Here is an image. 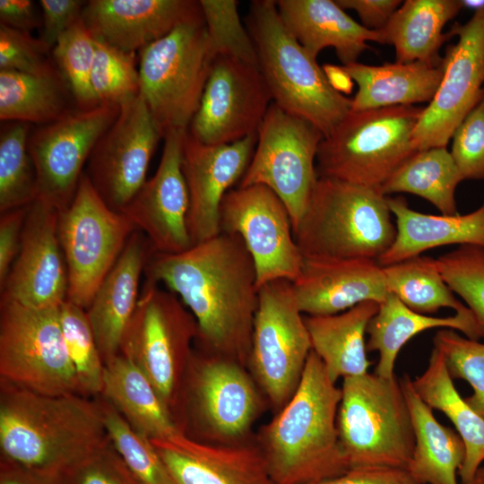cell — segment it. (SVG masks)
<instances>
[{
    "mask_svg": "<svg viewBox=\"0 0 484 484\" xmlns=\"http://www.w3.org/2000/svg\"><path fill=\"white\" fill-rule=\"evenodd\" d=\"M143 272L147 281L163 283L189 308L203 350L247 368L259 288L238 235L220 232L177 254L152 252Z\"/></svg>",
    "mask_w": 484,
    "mask_h": 484,
    "instance_id": "obj_1",
    "label": "cell"
},
{
    "mask_svg": "<svg viewBox=\"0 0 484 484\" xmlns=\"http://www.w3.org/2000/svg\"><path fill=\"white\" fill-rule=\"evenodd\" d=\"M109 443L96 397L47 395L0 379L2 461L65 475Z\"/></svg>",
    "mask_w": 484,
    "mask_h": 484,
    "instance_id": "obj_2",
    "label": "cell"
},
{
    "mask_svg": "<svg viewBox=\"0 0 484 484\" xmlns=\"http://www.w3.org/2000/svg\"><path fill=\"white\" fill-rule=\"evenodd\" d=\"M341 398L311 350L294 394L255 440L275 484H310L349 470L337 428Z\"/></svg>",
    "mask_w": 484,
    "mask_h": 484,
    "instance_id": "obj_3",
    "label": "cell"
},
{
    "mask_svg": "<svg viewBox=\"0 0 484 484\" xmlns=\"http://www.w3.org/2000/svg\"><path fill=\"white\" fill-rule=\"evenodd\" d=\"M246 25L272 102L327 136L350 113L352 99L331 86L316 58L283 24L276 1H252Z\"/></svg>",
    "mask_w": 484,
    "mask_h": 484,
    "instance_id": "obj_4",
    "label": "cell"
},
{
    "mask_svg": "<svg viewBox=\"0 0 484 484\" xmlns=\"http://www.w3.org/2000/svg\"><path fill=\"white\" fill-rule=\"evenodd\" d=\"M391 213L380 189L318 177L293 234L304 258L377 262L396 237Z\"/></svg>",
    "mask_w": 484,
    "mask_h": 484,
    "instance_id": "obj_5",
    "label": "cell"
},
{
    "mask_svg": "<svg viewBox=\"0 0 484 484\" xmlns=\"http://www.w3.org/2000/svg\"><path fill=\"white\" fill-rule=\"evenodd\" d=\"M337 413L340 445L349 469H406L415 437L400 379L375 373L346 377Z\"/></svg>",
    "mask_w": 484,
    "mask_h": 484,
    "instance_id": "obj_6",
    "label": "cell"
},
{
    "mask_svg": "<svg viewBox=\"0 0 484 484\" xmlns=\"http://www.w3.org/2000/svg\"><path fill=\"white\" fill-rule=\"evenodd\" d=\"M425 107L350 111L321 141L318 177L377 188L418 151L412 134Z\"/></svg>",
    "mask_w": 484,
    "mask_h": 484,
    "instance_id": "obj_7",
    "label": "cell"
},
{
    "mask_svg": "<svg viewBox=\"0 0 484 484\" xmlns=\"http://www.w3.org/2000/svg\"><path fill=\"white\" fill-rule=\"evenodd\" d=\"M140 95L162 137L186 131L214 59L203 13L139 51Z\"/></svg>",
    "mask_w": 484,
    "mask_h": 484,
    "instance_id": "obj_8",
    "label": "cell"
},
{
    "mask_svg": "<svg viewBox=\"0 0 484 484\" xmlns=\"http://www.w3.org/2000/svg\"><path fill=\"white\" fill-rule=\"evenodd\" d=\"M197 335L194 315L176 294L146 281L124 333L120 354L143 372L178 425L192 343Z\"/></svg>",
    "mask_w": 484,
    "mask_h": 484,
    "instance_id": "obj_9",
    "label": "cell"
},
{
    "mask_svg": "<svg viewBox=\"0 0 484 484\" xmlns=\"http://www.w3.org/2000/svg\"><path fill=\"white\" fill-rule=\"evenodd\" d=\"M246 367L238 362L194 350L185 379L179 425L199 441L238 444L247 441L264 407L262 392Z\"/></svg>",
    "mask_w": 484,
    "mask_h": 484,
    "instance_id": "obj_10",
    "label": "cell"
},
{
    "mask_svg": "<svg viewBox=\"0 0 484 484\" xmlns=\"http://www.w3.org/2000/svg\"><path fill=\"white\" fill-rule=\"evenodd\" d=\"M0 379L47 395H82L59 307H30L1 298Z\"/></svg>",
    "mask_w": 484,
    "mask_h": 484,
    "instance_id": "obj_11",
    "label": "cell"
},
{
    "mask_svg": "<svg viewBox=\"0 0 484 484\" xmlns=\"http://www.w3.org/2000/svg\"><path fill=\"white\" fill-rule=\"evenodd\" d=\"M311 350L292 281L276 280L262 285L247 369L275 412L297 390Z\"/></svg>",
    "mask_w": 484,
    "mask_h": 484,
    "instance_id": "obj_12",
    "label": "cell"
},
{
    "mask_svg": "<svg viewBox=\"0 0 484 484\" xmlns=\"http://www.w3.org/2000/svg\"><path fill=\"white\" fill-rule=\"evenodd\" d=\"M57 229L67 268L66 299L86 310L137 229L104 202L85 172L73 201L59 212Z\"/></svg>",
    "mask_w": 484,
    "mask_h": 484,
    "instance_id": "obj_13",
    "label": "cell"
},
{
    "mask_svg": "<svg viewBox=\"0 0 484 484\" xmlns=\"http://www.w3.org/2000/svg\"><path fill=\"white\" fill-rule=\"evenodd\" d=\"M323 138L312 123L272 102L258 129L253 157L238 186L264 185L272 190L287 207L294 230L318 178L315 162Z\"/></svg>",
    "mask_w": 484,
    "mask_h": 484,
    "instance_id": "obj_14",
    "label": "cell"
},
{
    "mask_svg": "<svg viewBox=\"0 0 484 484\" xmlns=\"http://www.w3.org/2000/svg\"><path fill=\"white\" fill-rule=\"evenodd\" d=\"M220 231L238 235L253 259L257 285L294 281L301 272L303 254L294 238L289 211L264 185L238 186L224 196Z\"/></svg>",
    "mask_w": 484,
    "mask_h": 484,
    "instance_id": "obj_15",
    "label": "cell"
},
{
    "mask_svg": "<svg viewBox=\"0 0 484 484\" xmlns=\"http://www.w3.org/2000/svg\"><path fill=\"white\" fill-rule=\"evenodd\" d=\"M120 108L100 104L75 108L30 133L28 150L37 179V199L59 212L69 206L78 188L82 168Z\"/></svg>",
    "mask_w": 484,
    "mask_h": 484,
    "instance_id": "obj_16",
    "label": "cell"
},
{
    "mask_svg": "<svg viewBox=\"0 0 484 484\" xmlns=\"http://www.w3.org/2000/svg\"><path fill=\"white\" fill-rule=\"evenodd\" d=\"M458 37L443 57L444 75L414 128L417 151L446 147L455 129L484 94V5L471 19L448 31Z\"/></svg>",
    "mask_w": 484,
    "mask_h": 484,
    "instance_id": "obj_17",
    "label": "cell"
},
{
    "mask_svg": "<svg viewBox=\"0 0 484 484\" xmlns=\"http://www.w3.org/2000/svg\"><path fill=\"white\" fill-rule=\"evenodd\" d=\"M272 103L259 67L216 56L187 132L210 145L238 142L257 134Z\"/></svg>",
    "mask_w": 484,
    "mask_h": 484,
    "instance_id": "obj_18",
    "label": "cell"
},
{
    "mask_svg": "<svg viewBox=\"0 0 484 484\" xmlns=\"http://www.w3.org/2000/svg\"><path fill=\"white\" fill-rule=\"evenodd\" d=\"M163 138L141 95L120 108L94 147L85 174L114 211L121 212L146 181V173Z\"/></svg>",
    "mask_w": 484,
    "mask_h": 484,
    "instance_id": "obj_19",
    "label": "cell"
},
{
    "mask_svg": "<svg viewBox=\"0 0 484 484\" xmlns=\"http://www.w3.org/2000/svg\"><path fill=\"white\" fill-rule=\"evenodd\" d=\"M59 212L35 200L27 208L19 254L1 298L37 308L59 307L67 298L68 276L58 238Z\"/></svg>",
    "mask_w": 484,
    "mask_h": 484,
    "instance_id": "obj_20",
    "label": "cell"
},
{
    "mask_svg": "<svg viewBox=\"0 0 484 484\" xmlns=\"http://www.w3.org/2000/svg\"><path fill=\"white\" fill-rule=\"evenodd\" d=\"M186 132L172 130L164 136L155 174L121 212L145 234L156 253L177 254L193 246L187 228L189 195L182 171Z\"/></svg>",
    "mask_w": 484,
    "mask_h": 484,
    "instance_id": "obj_21",
    "label": "cell"
},
{
    "mask_svg": "<svg viewBox=\"0 0 484 484\" xmlns=\"http://www.w3.org/2000/svg\"><path fill=\"white\" fill-rule=\"evenodd\" d=\"M256 141L257 134L229 144L210 145L194 138L187 130L185 133L182 171L189 195L187 228L193 245L221 232V202L244 176Z\"/></svg>",
    "mask_w": 484,
    "mask_h": 484,
    "instance_id": "obj_22",
    "label": "cell"
},
{
    "mask_svg": "<svg viewBox=\"0 0 484 484\" xmlns=\"http://www.w3.org/2000/svg\"><path fill=\"white\" fill-rule=\"evenodd\" d=\"M151 441L175 484H275L255 441L212 444L184 432Z\"/></svg>",
    "mask_w": 484,
    "mask_h": 484,
    "instance_id": "obj_23",
    "label": "cell"
},
{
    "mask_svg": "<svg viewBox=\"0 0 484 484\" xmlns=\"http://www.w3.org/2000/svg\"><path fill=\"white\" fill-rule=\"evenodd\" d=\"M292 285L307 315H336L364 301L380 304L389 293L383 267L368 259L304 258Z\"/></svg>",
    "mask_w": 484,
    "mask_h": 484,
    "instance_id": "obj_24",
    "label": "cell"
},
{
    "mask_svg": "<svg viewBox=\"0 0 484 484\" xmlns=\"http://www.w3.org/2000/svg\"><path fill=\"white\" fill-rule=\"evenodd\" d=\"M201 13L194 0H91L82 18L95 39L134 53Z\"/></svg>",
    "mask_w": 484,
    "mask_h": 484,
    "instance_id": "obj_25",
    "label": "cell"
},
{
    "mask_svg": "<svg viewBox=\"0 0 484 484\" xmlns=\"http://www.w3.org/2000/svg\"><path fill=\"white\" fill-rule=\"evenodd\" d=\"M152 252L147 238L135 230L86 309L104 365L120 353L139 299L141 274Z\"/></svg>",
    "mask_w": 484,
    "mask_h": 484,
    "instance_id": "obj_26",
    "label": "cell"
},
{
    "mask_svg": "<svg viewBox=\"0 0 484 484\" xmlns=\"http://www.w3.org/2000/svg\"><path fill=\"white\" fill-rule=\"evenodd\" d=\"M281 19L314 58L333 48L343 65L358 62L369 48L367 41L384 44L380 30H370L354 21L335 0H277Z\"/></svg>",
    "mask_w": 484,
    "mask_h": 484,
    "instance_id": "obj_27",
    "label": "cell"
},
{
    "mask_svg": "<svg viewBox=\"0 0 484 484\" xmlns=\"http://www.w3.org/2000/svg\"><path fill=\"white\" fill-rule=\"evenodd\" d=\"M387 202L396 219V237L378 258L381 266L445 245L484 246V203L467 214L432 215L411 209L403 197H387Z\"/></svg>",
    "mask_w": 484,
    "mask_h": 484,
    "instance_id": "obj_28",
    "label": "cell"
},
{
    "mask_svg": "<svg viewBox=\"0 0 484 484\" xmlns=\"http://www.w3.org/2000/svg\"><path fill=\"white\" fill-rule=\"evenodd\" d=\"M342 66L358 84L351 111L430 102L444 75L442 64L424 62L395 61L382 65L355 62Z\"/></svg>",
    "mask_w": 484,
    "mask_h": 484,
    "instance_id": "obj_29",
    "label": "cell"
},
{
    "mask_svg": "<svg viewBox=\"0 0 484 484\" xmlns=\"http://www.w3.org/2000/svg\"><path fill=\"white\" fill-rule=\"evenodd\" d=\"M410 411L415 446L407 471L419 484H458L465 458L459 434L442 425L415 391L412 379H400Z\"/></svg>",
    "mask_w": 484,
    "mask_h": 484,
    "instance_id": "obj_30",
    "label": "cell"
},
{
    "mask_svg": "<svg viewBox=\"0 0 484 484\" xmlns=\"http://www.w3.org/2000/svg\"><path fill=\"white\" fill-rule=\"evenodd\" d=\"M379 303L364 301L336 315H307L305 323L312 350L323 362L330 379L358 376L367 373L365 334Z\"/></svg>",
    "mask_w": 484,
    "mask_h": 484,
    "instance_id": "obj_31",
    "label": "cell"
},
{
    "mask_svg": "<svg viewBox=\"0 0 484 484\" xmlns=\"http://www.w3.org/2000/svg\"><path fill=\"white\" fill-rule=\"evenodd\" d=\"M100 395L135 430L151 440L168 438L183 432L147 376L120 353L105 364Z\"/></svg>",
    "mask_w": 484,
    "mask_h": 484,
    "instance_id": "obj_32",
    "label": "cell"
},
{
    "mask_svg": "<svg viewBox=\"0 0 484 484\" xmlns=\"http://www.w3.org/2000/svg\"><path fill=\"white\" fill-rule=\"evenodd\" d=\"M462 7L461 0H406L380 30L384 44L394 47L396 62L439 65V49L451 38L443 29Z\"/></svg>",
    "mask_w": 484,
    "mask_h": 484,
    "instance_id": "obj_33",
    "label": "cell"
},
{
    "mask_svg": "<svg viewBox=\"0 0 484 484\" xmlns=\"http://www.w3.org/2000/svg\"><path fill=\"white\" fill-rule=\"evenodd\" d=\"M433 328L457 330L471 340H480L472 315L436 317L419 314L389 292L367 328V350L379 354L374 373L385 378L394 377L395 360L401 349L415 335Z\"/></svg>",
    "mask_w": 484,
    "mask_h": 484,
    "instance_id": "obj_34",
    "label": "cell"
},
{
    "mask_svg": "<svg viewBox=\"0 0 484 484\" xmlns=\"http://www.w3.org/2000/svg\"><path fill=\"white\" fill-rule=\"evenodd\" d=\"M419 397L432 409L442 411L454 424L465 445V458L459 471L462 483L469 481L484 462V418L456 390L441 351L435 348L428 365L412 380Z\"/></svg>",
    "mask_w": 484,
    "mask_h": 484,
    "instance_id": "obj_35",
    "label": "cell"
},
{
    "mask_svg": "<svg viewBox=\"0 0 484 484\" xmlns=\"http://www.w3.org/2000/svg\"><path fill=\"white\" fill-rule=\"evenodd\" d=\"M71 99L69 86L58 69L46 74L0 70L2 121L47 125L75 109Z\"/></svg>",
    "mask_w": 484,
    "mask_h": 484,
    "instance_id": "obj_36",
    "label": "cell"
},
{
    "mask_svg": "<svg viewBox=\"0 0 484 484\" xmlns=\"http://www.w3.org/2000/svg\"><path fill=\"white\" fill-rule=\"evenodd\" d=\"M462 178L446 147L418 151L383 185L384 194L410 193L430 202L442 214H457L454 193Z\"/></svg>",
    "mask_w": 484,
    "mask_h": 484,
    "instance_id": "obj_37",
    "label": "cell"
},
{
    "mask_svg": "<svg viewBox=\"0 0 484 484\" xmlns=\"http://www.w3.org/2000/svg\"><path fill=\"white\" fill-rule=\"evenodd\" d=\"M382 267L388 291L411 310L431 315L442 307H449L455 314L472 315L471 310L454 296L436 259L418 255Z\"/></svg>",
    "mask_w": 484,
    "mask_h": 484,
    "instance_id": "obj_38",
    "label": "cell"
},
{
    "mask_svg": "<svg viewBox=\"0 0 484 484\" xmlns=\"http://www.w3.org/2000/svg\"><path fill=\"white\" fill-rule=\"evenodd\" d=\"M30 124L13 122L0 134V212L37 199V179L28 150Z\"/></svg>",
    "mask_w": 484,
    "mask_h": 484,
    "instance_id": "obj_39",
    "label": "cell"
},
{
    "mask_svg": "<svg viewBox=\"0 0 484 484\" xmlns=\"http://www.w3.org/2000/svg\"><path fill=\"white\" fill-rule=\"evenodd\" d=\"M116 451L140 484H175L151 439L135 430L101 395L96 397Z\"/></svg>",
    "mask_w": 484,
    "mask_h": 484,
    "instance_id": "obj_40",
    "label": "cell"
},
{
    "mask_svg": "<svg viewBox=\"0 0 484 484\" xmlns=\"http://www.w3.org/2000/svg\"><path fill=\"white\" fill-rule=\"evenodd\" d=\"M60 323L68 355L75 371L81 394L100 395L104 362L84 308L65 299L59 307Z\"/></svg>",
    "mask_w": 484,
    "mask_h": 484,
    "instance_id": "obj_41",
    "label": "cell"
},
{
    "mask_svg": "<svg viewBox=\"0 0 484 484\" xmlns=\"http://www.w3.org/2000/svg\"><path fill=\"white\" fill-rule=\"evenodd\" d=\"M94 52L95 38L82 17L59 38L51 52L79 109L100 105L91 84Z\"/></svg>",
    "mask_w": 484,
    "mask_h": 484,
    "instance_id": "obj_42",
    "label": "cell"
},
{
    "mask_svg": "<svg viewBox=\"0 0 484 484\" xmlns=\"http://www.w3.org/2000/svg\"><path fill=\"white\" fill-rule=\"evenodd\" d=\"M91 84L99 104L121 107L140 95L135 55L95 39Z\"/></svg>",
    "mask_w": 484,
    "mask_h": 484,
    "instance_id": "obj_43",
    "label": "cell"
},
{
    "mask_svg": "<svg viewBox=\"0 0 484 484\" xmlns=\"http://www.w3.org/2000/svg\"><path fill=\"white\" fill-rule=\"evenodd\" d=\"M452 291L471 310L479 339H484V246L462 245L436 259Z\"/></svg>",
    "mask_w": 484,
    "mask_h": 484,
    "instance_id": "obj_44",
    "label": "cell"
},
{
    "mask_svg": "<svg viewBox=\"0 0 484 484\" xmlns=\"http://www.w3.org/2000/svg\"><path fill=\"white\" fill-rule=\"evenodd\" d=\"M211 52L259 67L252 38L238 15L236 0H200Z\"/></svg>",
    "mask_w": 484,
    "mask_h": 484,
    "instance_id": "obj_45",
    "label": "cell"
},
{
    "mask_svg": "<svg viewBox=\"0 0 484 484\" xmlns=\"http://www.w3.org/2000/svg\"><path fill=\"white\" fill-rule=\"evenodd\" d=\"M434 346L443 354L452 378L471 385L472 393L465 401L484 418V343L443 328L436 332Z\"/></svg>",
    "mask_w": 484,
    "mask_h": 484,
    "instance_id": "obj_46",
    "label": "cell"
},
{
    "mask_svg": "<svg viewBox=\"0 0 484 484\" xmlns=\"http://www.w3.org/2000/svg\"><path fill=\"white\" fill-rule=\"evenodd\" d=\"M48 48L30 32L18 30L0 23V70H13L30 74L56 71Z\"/></svg>",
    "mask_w": 484,
    "mask_h": 484,
    "instance_id": "obj_47",
    "label": "cell"
},
{
    "mask_svg": "<svg viewBox=\"0 0 484 484\" xmlns=\"http://www.w3.org/2000/svg\"><path fill=\"white\" fill-rule=\"evenodd\" d=\"M450 151L464 179L484 180V94L455 129Z\"/></svg>",
    "mask_w": 484,
    "mask_h": 484,
    "instance_id": "obj_48",
    "label": "cell"
},
{
    "mask_svg": "<svg viewBox=\"0 0 484 484\" xmlns=\"http://www.w3.org/2000/svg\"><path fill=\"white\" fill-rule=\"evenodd\" d=\"M66 484H140L111 442L65 474Z\"/></svg>",
    "mask_w": 484,
    "mask_h": 484,
    "instance_id": "obj_49",
    "label": "cell"
},
{
    "mask_svg": "<svg viewBox=\"0 0 484 484\" xmlns=\"http://www.w3.org/2000/svg\"><path fill=\"white\" fill-rule=\"evenodd\" d=\"M86 3L81 0H40L42 31L39 39L53 49L59 38L82 17Z\"/></svg>",
    "mask_w": 484,
    "mask_h": 484,
    "instance_id": "obj_50",
    "label": "cell"
},
{
    "mask_svg": "<svg viewBox=\"0 0 484 484\" xmlns=\"http://www.w3.org/2000/svg\"><path fill=\"white\" fill-rule=\"evenodd\" d=\"M28 206L1 213L0 290L3 289L10 270L19 254L22 243V233Z\"/></svg>",
    "mask_w": 484,
    "mask_h": 484,
    "instance_id": "obj_51",
    "label": "cell"
},
{
    "mask_svg": "<svg viewBox=\"0 0 484 484\" xmlns=\"http://www.w3.org/2000/svg\"><path fill=\"white\" fill-rule=\"evenodd\" d=\"M310 484H419L406 469L352 468L333 478Z\"/></svg>",
    "mask_w": 484,
    "mask_h": 484,
    "instance_id": "obj_52",
    "label": "cell"
},
{
    "mask_svg": "<svg viewBox=\"0 0 484 484\" xmlns=\"http://www.w3.org/2000/svg\"><path fill=\"white\" fill-rule=\"evenodd\" d=\"M343 10H353L361 25L370 30H383L395 11L401 6L400 0H335Z\"/></svg>",
    "mask_w": 484,
    "mask_h": 484,
    "instance_id": "obj_53",
    "label": "cell"
},
{
    "mask_svg": "<svg viewBox=\"0 0 484 484\" xmlns=\"http://www.w3.org/2000/svg\"><path fill=\"white\" fill-rule=\"evenodd\" d=\"M0 23L30 32L42 24L35 3L30 0H0Z\"/></svg>",
    "mask_w": 484,
    "mask_h": 484,
    "instance_id": "obj_54",
    "label": "cell"
},
{
    "mask_svg": "<svg viewBox=\"0 0 484 484\" xmlns=\"http://www.w3.org/2000/svg\"><path fill=\"white\" fill-rule=\"evenodd\" d=\"M0 484H66L63 474L44 473L1 460Z\"/></svg>",
    "mask_w": 484,
    "mask_h": 484,
    "instance_id": "obj_55",
    "label": "cell"
},
{
    "mask_svg": "<svg viewBox=\"0 0 484 484\" xmlns=\"http://www.w3.org/2000/svg\"><path fill=\"white\" fill-rule=\"evenodd\" d=\"M323 70L331 86L341 93H349L352 88V80L344 70L343 66L324 65Z\"/></svg>",
    "mask_w": 484,
    "mask_h": 484,
    "instance_id": "obj_56",
    "label": "cell"
},
{
    "mask_svg": "<svg viewBox=\"0 0 484 484\" xmlns=\"http://www.w3.org/2000/svg\"><path fill=\"white\" fill-rule=\"evenodd\" d=\"M463 484H484V466H481L475 475Z\"/></svg>",
    "mask_w": 484,
    "mask_h": 484,
    "instance_id": "obj_57",
    "label": "cell"
}]
</instances>
